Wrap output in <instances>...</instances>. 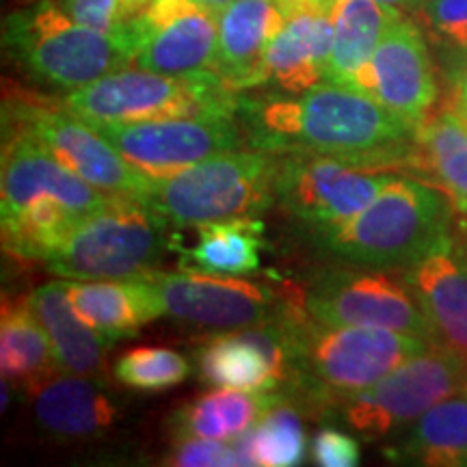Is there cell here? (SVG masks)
<instances>
[{
  "instance_id": "obj_1",
  "label": "cell",
  "mask_w": 467,
  "mask_h": 467,
  "mask_svg": "<svg viewBox=\"0 0 467 467\" xmlns=\"http://www.w3.org/2000/svg\"><path fill=\"white\" fill-rule=\"evenodd\" d=\"M247 143L268 154H320L353 165L411 167L416 132L375 98L318 83L292 98H238Z\"/></svg>"
},
{
  "instance_id": "obj_2",
  "label": "cell",
  "mask_w": 467,
  "mask_h": 467,
  "mask_svg": "<svg viewBox=\"0 0 467 467\" xmlns=\"http://www.w3.org/2000/svg\"><path fill=\"white\" fill-rule=\"evenodd\" d=\"M275 323L288 342L290 379L318 402L340 405L433 347L422 337L383 327L317 323L306 312V292L288 296Z\"/></svg>"
},
{
  "instance_id": "obj_3",
  "label": "cell",
  "mask_w": 467,
  "mask_h": 467,
  "mask_svg": "<svg viewBox=\"0 0 467 467\" xmlns=\"http://www.w3.org/2000/svg\"><path fill=\"white\" fill-rule=\"evenodd\" d=\"M452 210L435 184L394 175L370 206L342 223L318 227L317 234L327 254L348 265L407 268L448 236Z\"/></svg>"
},
{
  "instance_id": "obj_4",
  "label": "cell",
  "mask_w": 467,
  "mask_h": 467,
  "mask_svg": "<svg viewBox=\"0 0 467 467\" xmlns=\"http://www.w3.org/2000/svg\"><path fill=\"white\" fill-rule=\"evenodd\" d=\"M3 46L31 78L66 91L134 61L128 26L115 33L96 31L69 17L55 0H37L5 17Z\"/></svg>"
},
{
  "instance_id": "obj_5",
  "label": "cell",
  "mask_w": 467,
  "mask_h": 467,
  "mask_svg": "<svg viewBox=\"0 0 467 467\" xmlns=\"http://www.w3.org/2000/svg\"><path fill=\"white\" fill-rule=\"evenodd\" d=\"M275 154L234 150L169 178H150L137 200L175 230L210 221L260 217L275 203Z\"/></svg>"
},
{
  "instance_id": "obj_6",
  "label": "cell",
  "mask_w": 467,
  "mask_h": 467,
  "mask_svg": "<svg viewBox=\"0 0 467 467\" xmlns=\"http://www.w3.org/2000/svg\"><path fill=\"white\" fill-rule=\"evenodd\" d=\"M171 225L159 213L130 197L80 221L48 260V271L63 279H124L151 271L173 249Z\"/></svg>"
},
{
  "instance_id": "obj_7",
  "label": "cell",
  "mask_w": 467,
  "mask_h": 467,
  "mask_svg": "<svg viewBox=\"0 0 467 467\" xmlns=\"http://www.w3.org/2000/svg\"><path fill=\"white\" fill-rule=\"evenodd\" d=\"M238 98L217 74L165 76L124 67L69 91L63 107L85 121H150L236 115Z\"/></svg>"
},
{
  "instance_id": "obj_8",
  "label": "cell",
  "mask_w": 467,
  "mask_h": 467,
  "mask_svg": "<svg viewBox=\"0 0 467 467\" xmlns=\"http://www.w3.org/2000/svg\"><path fill=\"white\" fill-rule=\"evenodd\" d=\"M3 128L31 134L63 167L110 197L137 200L150 182L96 128L63 104L5 98Z\"/></svg>"
},
{
  "instance_id": "obj_9",
  "label": "cell",
  "mask_w": 467,
  "mask_h": 467,
  "mask_svg": "<svg viewBox=\"0 0 467 467\" xmlns=\"http://www.w3.org/2000/svg\"><path fill=\"white\" fill-rule=\"evenodd\" d=\"M465 379L467 359L463 355L433 344L340 405L348 426L355 431L388 435L418 420L437 402L461 392Z\"/></svg>"
},
{
  "instance_id": "obj_10",
  "label": "cell",
  "mask_w": 467,
  "mask_h": 467,
  "mask_svg": "<svg viewBox=\"0 0 467 467\" xmlns=\"http://www.w3.org/2000/svg\"><path fill=\"white\" fill-rule=\"evenodd\" d=\"M148 178H169L244 143L236 115L173 117L150 121H87Z\"/></svg>"
},
{
  "instance_id": "obj_11",
  "label": "cell",
  "mask_w": 467,
  "mask_h": 467,
  "mask_svg": "<svg viewBox=\"0 0 467 467\" xmlns=\"http://www.w3.org/2000/svg\"><path fill=\"white\" fill-rule=\"evenodd\" d=\"M394 175L320 154L277 156L275 202L314 230L353 219Z\"/></svg>"
},
{
  "instance_id": "obj_12",
  "label": "cell",
  "mask_w": 467,
  "mask_h": 467,
  "mask_svg": "<svg viewBox=\"0 0 467 467\" xmlns=\"http://www.w3.org/2000/svg\"><path fill=\"white\" fill-rule=\"evenodd\" d=\"M306 312L323 325L383 327L435 342L433 329L405 279L383 268H331L309 285Z\"/></svg>"
},
{
  "instance_id": "obj_13",
  "label": "cell",
  "mask_w": 467,
  "mask_h": 467,
  "mask_svg": "<svg viewBox=\"0 0 467 467\" xmlns=\"http://www.w3.org/2000/svg\"><path fill=\"white\" fill-rule=\"evenodd\" d=\"M126 26L132 67L165 76L217 74L219 16L195 0H151Z\"/></svg>"
},
{
  "instance_id": "obj_14",
  "label": "cell",
  "mask_w": 467,
  "mask_h": 467,
  "mask_svg": "<svg viewBox=\"0 0 467 467\" xmlns=\"http://www.w3.org/2000/svg\"><path fill=\"white\" fill-rule=\"evenodd\" d=\"M159 295L162 314L217 329L271 325L282 317L288 296L279 299L262 284L203 273L145 271Z\"/></svg>"
},
{
  "instance_id": "obj_15",
  "label": "cell",
  "mask_w": 467,
  "mask_h": 467,
  "mask_svg": "<svg viewBox=\"0 0 467 467\" xmlns=\"http://www.w3.org/2000/svg\"><path fill=\"white\" fill-rule=\"evenodd\" d=\"M361 93L375 98L389 113L418 130L437 102V78L424 33L402 16L388 28L370 66Z\"/></svg>"
},
{
  "instance_id": "obj_16",
  "label": "cell",
  "mask_w": 467,
  "mask_h": 467,
  "mask_svg": "<svg viewBox=\"0 0 467 467\" xmlns=\"http://www.w3.org/2000/svg\"><path fill=\"white\" fill-rule=\"evenodd\" d=\"M0 219H7L39 197H52L87 219L113 197L96 189L58 162L37 139L22 130H5Z\"/></svg>"
},
{
  "instance_id": "obj_17",
  "label": "cell",
  "mask_w": 467,
  "mask_h": 467,
  "mask_svg": "<svg viewBox=\"0 0 467 467\" xmlns=\"http://www.w3.org/2000/svg\"><path fill=\"white\" fill-rule=\"evenodd\" d=\"M200 375L213 388L275 392L292 377L284 329L271 323L217 336L202 348Z\"/></svg>"
},
{
  "instance_id": "obj_18",
  "label": "cell",
  "mask_w": 467,
  "mask_h": 467,
  "mask_svg": "<svg viewBox=\"0 0 467 467\" xmlns=\"http://www.w3.org/2000/svg\"><path fill=\"white\" fill-rule=\"evenodd\" d=\"M402 279L433 329L435 342L467 359V255L443 236L416 265L402 268Z\"/></svg>"
},
{
  "instance_id": "obj_19",
  "label": "cell",
  "mask_w": 467,
  "mask_h": 467,
  "mask_svg": "<svg viewBox=\"0 0 467 467\" xmlns=\"http://www.w3.org/2000/svg\"><path fill=\"white\" fill-rule=\"evenodd\" d=\"M284 26L277 0H232L219 14L217 76L234 93L262 85L268 44Z\"/></svg>"
},
{
  "instance_id": "obj_20",
  "label": "cell",
  "mask_w": 467,
  "mask_h": 467,
  "mask_svg": "<svg viewBox=\"0 0 467 467\" xmlns=\"http://www.w3.org/2000/svg\"><path fill=\"white\" fill-rule=\"evenodd\" d=\"M63 285L80 318L107 347L134 336L139 327L162 317L159 295L145 273L124 279H67Z\"/></svg>"
},
{
  "instance_id": "obj_21",
  "label": "cell",
  "mask_w": 467,
  "mask_h": 467,
  "mask_svg": "<svg viewBox=\"0 0 467 467\" xmlns=\"http://www.w3.org/2000/svg\"><path fill=\"white\" fill-rule=\"evenodd\" d=\"M37 426L58 440H83L110 429L117 409L93 379L83 375H52L28 385Z\"/></svg>"
},
{
  "instance_id": "obj_22",
  "label": "cell",
  "mask_w": 467,
  "mask_h": 467,
  "mask_svg": "<svg viewBox=\"0 0 467 467\" xmlns=\"http://www.w3.org/2000/svg\"><path fill=\"white\" fill-rule=\"evenodd\" d=\"M405 16L394 5L379 0H334V46L325 83L361 91L366 69L388 28Z\"/></svg>"
},
{
  "instance_id": "obj_23",
  "label": "cell",
  "mask_w": 467,
  "mask_h": 467,
  "mask_svg": "<svg viewBox=\"0 0 467 467\" xmlns=\"http://www.w3.org/2000/svg\"><path fill=\"white\" fill-rule=\"evenodd\" d=\"M28 303L48 336L58 370L83 377L100 375L107 342L80 318L63 282L39 285Z\"/></svg>"
},
{
  "instance_id": "obj_24",
  "label": "cell",
  "mask_w": 467,
  "mask_h": 467,
  "mask_svg": "<svg viewBox=\"0 0 467 467\" xmlns=\"http://www.w3.org/2000/svg\"><path fill=\"white\" fill-rule=\"evenodd\" d=\"M265 223L258 217L210 221L197 225V241L192 247H178L180 268L203 275L241 277L260 266V251Z\"/></svg>"
},
{
  "instance_id": "obj_25",
  "label": "cell",
  "mask_w": 467,
  "mask_h": 467,
  "mask_svg": "<svg viewBox=\"0 0 467 467\" xmlns=\"http://www.w3.org/2000/svg\"><path fill=\"white\" fill-rule=\"evenodd\" d=\"M413 169L446 192L454 213L467 217V121L454 109L431 113L416 132Z\"/></svg>"
},
{
  "instance_id": "obj_26",
  "label": "cell",
  "mask_w": 467,
  "mask_h": 467,
  "mask_svg": "<svg viewBox=\"0 0 467 467\" xmlns=\"http://www.w3.org/2000/svg\"><path fill=\"white\" fill-rule=\"evenodd\" d=\"M279 400L282 396L273 392L221 388L178 409L169 426L178 440L202 437V440L232 441L254 429Z\"/></svg>"
},
{
  "instance_id": "obj_27",
  "label": "cell",
  "mask_w": 467,
  "mask_h": 467,
  "mask_svg": "<svg viewBox=\"0 0 467 467\" xmlns=\"http://www.w3.org/2000/svg\"><path fill=\"white\" fill-rule=\"evenodd\" d=\"M0 370H3V379L25 381L26 385L58 370L52 344L28 299L3 303Z\"/></svg>"
},
{
  "instance_id": "obj_28",
  "label": "cell",
  "mask_w": 467,
  "mask_h": 467,
  "mask_svg": "<svg viewBox=\"0 0 467 467\" xmlns=\"http://www.w3.org/2000/svg\"><path fill=\"white\" fill-rule=\"evenodd\" d=\"M405 457L433 467H467V396H451L416 420Z\"/></svg>"
},
{
  "instance_id": "obj_29",
  "label": "cell",
  "mask_w": 467,
  "mask_h": 467,
  "mask_svg": "<svg viewBox=\"0 0 467 467\" xmlns=\"http://www.w3.org/2000/svg\"><path fill=\"white\" fill-rule=\"evenodd\" d=\"M80 221L66 203L39 197L11 217L0 219L3 249L20 260H48Z\"/></svg>"
},
{
  "instance_id": "obj_30",
  "label": "cell",
  "mask_w": 467,
  "mask_h": 467,
  "mask_svg": "<svg viewBox=\"0 0 467 467\" xmlns=\"http://www.w3.org/2000/svg\"><path fill=\"white\" fill-rule=\"evenodd\" d=\"M251 463L265 467L299 465L306 457L301 416L285 399L277 402L247 433Z\"/></svg>"
},
{
  "instance_id": "obj_31",
  "label": "cell",
  "mask_w": 467,
  "mask_h": 467,
  "mask_svg": "<svg viewBox=\"0 0 467 467\" xmlns=\"http://www.w3.org/2000/svg\"><path fill=\"white\" fill-rule=\"evenodd\" d=\"M117 381L141 392H161V389L180 385L191 375V366L182 355L171 348L141 347L128 350L115 364Z\"/></svg>"
},
{
  "instance_id": "obj_32",
  "label": "cell",
  "mask_w": 467,
  "mask_h": 467,
  "mask_svg": "<svg viewBox=\"0 0 467 467\" xmlns=\"http://www.w3.org/2000/svg\"><path fill=\"white\" fill-rule=\"evenodd\" d=\"M416 14L443 52L467 58V0H424Z\"/></svg>"
},
{
  "instance_id": "obj_33",
  "label": "cell",
  "mask_w": 467,
  "mask_h": 467,
  "mask_svg": "<svg viewBox=\"0 0 467 467\" xmlns=\"http://www.w3.org/2000/svg\"><path fill=\"white\" fill-rule=\"evenodd\" d=\"M69 17L102 33L124 28L151 0H55Z\"/></svg>"
},
{
  "instance_id": "obj_34",
  "label": "cell",
  "mask_w": 467,
  "mask_h": 467,
  "mask_svg": "<svg viewBox=\"0 0 467 467\" xmlns=\"http://www.w3.org/2000/svg\"><path fill=\"white\" fill-rule=\"evenodd\" d=\"M167 465L178 467H221L243 465L236 441L202 440V437H184L175 441L165 459Z\"/></svg>"
},
{
  "instance_id": "obj_35",
  "label": "cell",
  "mask_w": 467,
  "mask_h": 467,
  "mask_svg": "<svg viewBox=\"0 0 467 467\" xmlns=\"http://www.w3.org/2000/svg\"><path fill=\"white\" fill-rule=\"evenodd\" d=\"M314 461L323 467H353L359 463V446L342 431L323 429L314 440Z\"/></svg>"
},
{
  "instance_id": "obj_36",
  "label": "cell",
  "mask_w": 467,
  "mask_h": 467,
  "mask_svg": "<svg viewBox=\"0 0 467 467\" xmlns=\"http://www.w3.org/2000/svg\"><path fill=\"white\" fill-rule=\"evenodd\" d=\"M452 109L457 110V113L467 121V58L463 61V67H461L459 85H457V96H454Z\"/></svg>"
},
{
  "instance_id": "obj_37",
  "label": "cell",
  "mask_w": 467,
  "mask_h": 467,
  "mask_svg": "<svg viewBox=\"0 0 467 467\" xmlns=\"http://www.w3.org/2000/svg\"><path fill=\"white\" fill-rule=\"evenodd\" d=\"M379 3L394 5V7H399L402 11H411V14H416V11L422 7L424 0H379Z\"/></svg>"
},
{
  "instance_id": "obj_38",
  "label": "cell",
  "mask_w": 467,
  "mask_h": 467,
  "mask_svg": "<svg viewBox=\"0 0 467 467\" xmlns=\"http://www.w3.org/2000/svg\"><path fill=\"white\" fill-rule=\"evenodd\" d=\"M197 5H202L203 9H208V11H213V14H221V11H223L227 5L232 3V0H195Z\"/></svg>"
},
{
  "instance_id": "obj_39",
  "label": "cell",
  "mask_w": 467,
  "mask_h": 467,
  "mask_svg": "<svg viewBox=\"0 0 467 467\" xmlns=\"http://www.w3.org/2000/svg\"><path fill=\"white\" fill-rule=\"evenodd\" d=\"M461 394H465V396H467V379H465V383H463V388H461Z\"/></svg>"
},
{
  "instance_id": "obj_40",
  "label": "cell",
  "mask_w": 467,
  "mask_h": 467,
  "mask_svg": "<svg viewBox=\"0 0 467 467\" xmlns=\"http://www.w3.org/2000/svg\"><path fill=\"white\" fill-rule=\"evenodd\" d=\"M461 249H463L465 255H467V236H465V244H463V247H461Z\"/></svg>"
}]
</instances>
